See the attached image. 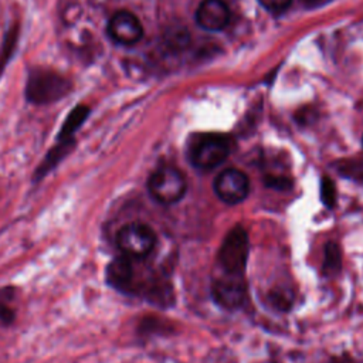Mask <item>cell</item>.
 Returning a JSON list of instances; mask_svg holds the SVG:
<instances>
[{
	"instance_id": "cell-1",
	"label": "cell",
	"mask_w": 363,
	"mask_h": 363,
	"mask_svg": "<svg viewBox=\"0 0 363 363\" xmlns=\"http://www.w3.org/2000/svg\"><path fill=\"white\" fill-rule=\"evenodd\" d=\"M72 89L68 78L47 68H33L26 84V98L35 105L52 104L62 99Z\"/></svg>"
},
{
	"instance_id": "cell-2",
	"label": "cell",
	"mask_w": 363,
	"mask_h": 363,
	"mask_svg": "<svg viewBox=\"0 0 363 363\" xmlns=\"http://www.w3.org/2000/svg\"><path fill=\"white\" fill-rule=\"evenodd\" d=\"M147 190L157 203L169 206L183 199L187 184L183 174L177 169L163 166L150 174Z\"/></svg>"
},
{
	"instance_id": "cell-3",
	"label": "cell",
	"mask_w": 363,
	"mask_h": 363,
	"mask_svg": "<svg viewBox=\"0 0 363 363\" xmlns=\"http://www.w3.org/2000/svg\"><path fill=\"white\" fill-rule=\"evenodd\" d=\"M116 244L122 255L130 259H140L149 255L155 248L156 234L143 223H130L118 231Z\"/></svg>"
},
{
	"instance_id": "cell-4",
	"label": "cell",
	"mask_w": 363,
	"mask_h": 363,
	"mask_svg": "<svg viewBox=\"0 0 363 363\" xmlns=\"http://www.w3.org/2000/svg\"><path fill=\"white\" fill-rule=\"evenodd\" d=\"M248 248L250 241L245 228L241 225L231 228L224 237L218 252V259L224 272L244 274L248 258Z\"/></svg>"
},
{
	"instance_id": "cell-5",
	"label": "cell",
	"mask_w": 363,
	"mask_h": 363,
	"mask_svg": "<svg viewBox=\"0 0 363 363\" xmlns=\"http://www.w3.org/2000/svg\"><path fill=\"white\" fill-rule=\"evenodd\" d=\"M211 295L216 303L224 309L234 311L241 308L247 298V285L242 274L224 272V275L214 279Z\"/></svg>"
},
{
	"instance_id": "cell-6",
	"label": "cell",
	"mask_w": 363,
	"mask_h": 363,
	"mask_svg": "<svg viewBox=\"0 0 363 363\" xmlns=\"http://www.w3.org/2000/svg\"><path fill=\"white\" fill-rule=\"evenodd\" d=\"M230 153L228 142L216 135L204 136L196 142L190 150V160L194 167L201 170H210L221 164Z\"/></svg>"
},
{
	"instance_id": "cell-7",
	"label": "cell",
	"mask_w": 363,
	"mask_h": 363,
	"mask_svg": "<svg viewBox=\"0 0 363 363\" xmlns=\"http://www.w3.org/2000/svg\"><path fill=\"white\" fill-rule=\"evenodd\" d=\"M217 197L227 204L244 201L250 193L248 176L238 169H225L214 180Z\"/></svg>"
},
{
	"instance_id": "cell-8",
	"label": "cell",
	"mask_w": 363,
	"mask_h": 363,
	"mask_svg": "<svg viewBox=\"0 0 363 363\" xmlns=\"http://www.w3.org/2000/svg\"><path fill=\"white\" fill-rule=\"evenodd\" d=\"M106 31L115 43L122 45H133L143 37L142 23L128 10L116 11L109 18Z\"/></svg>"
},
{
	"instance_id": "cell-9",
	"label": "cell",
	"mask_w": 363,
	"mask_h": 363,
	"mask_svg": "<svg viewBox=\"0 0 363 363\" xmlns=\"http://www.w3.org/2000/svg\"><path fill=\"white\" fill-rule=\"evenodd\" d=\"M196 21L207 31H220L230 21V9L223 0H203L197 7Z\"/></svg>"
},
{
	"instance_id": "cell-10",
	"label": "cell",
	"mask_w": 363,
	"mask_h": 363,
	"mask_svg": "<svg viewBox=\"0 0 363 363\" xmlns=\"http://www.w3.org/2000/svg\"><path fill=\"white\" fill-rule=\"evenodd\" d=\"M106 281L111 286L119 291H129L133 282V267L130 258L122 255L112 259L105 271Z\"/></svg>"
},
{
	"instance_id": "cell-11",
	"label": "cell",
	"mask_w": 363,
	"mask_h": 363,
	"mask_svg": "<svg viewBox=\"0 0 363 363\" xmlns=\"http://www.w3.org/2000/svg\"><path fill=\"white\" fill-rule=\"evenodd\" d=\"M74 139H65V140H58V143L50 149V152L47 153V156L44 157V160L40 163V166L37 167L35 173H34V179L40 180L43 179L48 172H51L74 147Z\"/></svg>"
},
{
	"instance_id": "cell-12",
	"label": "cell",
	"mask_w": 363,
	"mask_h": 363,
	"mask_svg": "<svg viewBox=\"0 0 363 363\" xmlns=\"http://www.w3.org/2000/svg\"><path fill=\"white\" fill-rule=\"evenodd\" d=\"M89 115V108L86 105H78L75 106L68 116L65 118L60 133L57 136V140H65V139H74V133L81 128V125L85 122V119Z\"/></svg>"
},
{
	"instance_id": "cell-13",
	"label": "cell",
	"mask_w": 363,
	"mask_h": 363,
	"mask_svg": "<svg viewBox=\"0 0 363 363\" xmlns=\"http://www.w3.org/2000/svg\"><path fill=\"white\" fill-rule=\"evenodd\" d=\"M340 269V250L336 242H328L325 248L323 271L328 275L336 274Z\"/></svg>"
},
{
	"instance_id": "cell-14",
	"label": "cell",
	"mask_w": 363,
	"mask_h": 363,
	"mask_svg": "<svg viewBox=\"0 0 363 363\" xmlns=\"http://www.w3.org/2000/svg\"><path fill=\"white\" fill-rule=\"evenodd\" d=\"M320 199L322 203L329 208L336 204V190L332 180L328 177H323L320 182Z\"/></svg>"
},
{
	"instance_id": "cell-15",
	"label": "cell",
	"mask_w": 363,
	"mask_h": 363,
	"mask_svg": "<svg viewBox=\"0 0 363 363\" xmlns=\"http://www.w3.org/2000/svg\"><path fill=\"white\" fill-rule=\"evenodd\" d=\"M259 4L271 13H282L291 6L292 0H258Z\"/></svg>"
},
{
	"instance_id": "cell-16",
	"label": "cell",
	"mask_w": 363,
	"mask_h": 363,
	"mask_svg": "<svg viewBox=\"0 0 363 363\" xmlns=\"http://www.w3.org/2000/svg\"><path fill=\"white\" fill-rule=\"evenodd\" d=\"M14 320V312L7 305L0 302V322L11 323Z\"/></svg>"
},
{
	"instance_id": "cell-17",
	"label": "cell",
	"mask_w": 363,
	"mask_h": 363,
	"mask_svg": "<svg viewBox=\"0 0 363 363\" xmlns=\"http://www.w3.org/2000/svg\"><path fill=\"white\" fill-rule=\"evenodd\" d=\"M302 1L308 7H319V6H323V4L329 3L330 0H302Z\"/></svg>"
},
{
	"instance_id": "cell-18",
	"label": "cell",
	"mask_w": 363,
	"mask_h": 363,
	"mask_svg": "<svg viewBox=\"0 0 363 363\" xmlns=\"http://www.w3.org/2000/svg\"><path fill=\"white\" fill-rule=\"evenodd\" d=\"M362 146H363V138H362Z\"/></svg>"
}]
</instances>
